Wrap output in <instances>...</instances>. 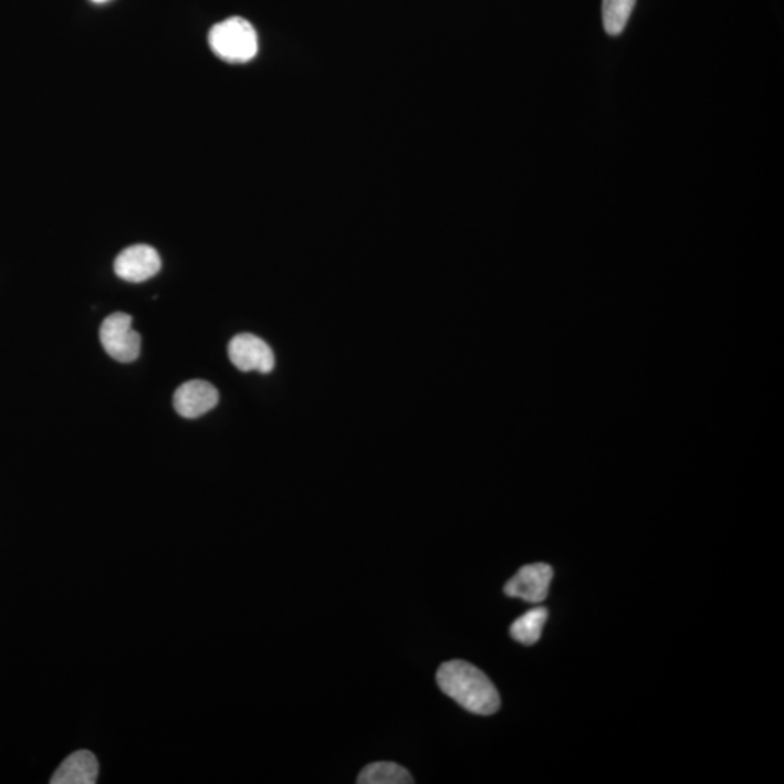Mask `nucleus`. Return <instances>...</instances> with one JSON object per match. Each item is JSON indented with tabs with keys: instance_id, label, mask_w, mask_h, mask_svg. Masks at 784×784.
I'll return each instance as SVG.
<instances>
[{
	"instance_id": "3",
	"label": "nucleus",
	"mask_w": 784,
	"mask_h": 784,
	"mask_svg": "<svg viewBox=\"0 0 784 784\" xmlns=\"http://www.w3.org/2000/svg\"><path fill=\"white\" fill-rule=\"evenodd\" d=\"M100 337L102 346L115 360L129 364L140 356L142 337L133 328L132 315L114 313L102 323Z\"/></svg>"
},
{
	"instance_id": "8",
	"label": "nucleus",
	"mask_w": 784,
	"mask_h": 784,
	"mask_svg": "<svg viewBox=\"0 0 784 784\" xmlns=\"http://www.w3.org/2000/svg\"><path fill=\"white\" fill-rule=\"evenodd\" d=\"M100 765L91 751H77L63 761L51 777V784H95Z\"/></svg>"
},
{
	"instance_id": "4",
	"label": "nucleus",
	"mask_w": 784,
	"mask_h": 784,
	"mask_svg": "<svg viewBox=\"0 0 784 784\" xmlns=\"http://www.w3.org/2000/svg\"><path fill=\"white\" fill-rule=\"evenodd\" d=\"M229 357L231 364L241 373L258 370L261 374H269L275 368V355L271 346L261 337L250 333H241L231 338Z\"/></svg>"
},
{
	"instance_id": "9",
	"label": "nucleus",
	"mask_w": 784,
	"mask_h": 784,
	"mask_svg": "<svg viewBox=\"0 0 784 784\" xmlns=\"http://www.w3.org/2000/svg\"><path fill=\"white\" fill-rule=\"evenodd\" d=\"M357 783L359 784H410L415 783L410 772H407L405 767L396 763H388V761H380V763H373L366 765L359 777H357Z\"/></svg>"
},
{
	"instance_id": "7",
	"label": "nucleus",
	"mask_w": 784,
	"mask_h": 784,
	"mask_svg": "<svg viewBox=\"0 0 784 784\" xmlns=\"http://www.w3.org/2000/svg\"><path fill=\"white\" fill-rule=\"evenodd\" d=\"M218 401L220 396L215 385L202 379H192L180 385L174 396L175 410L185 419H198L207 415L217 407Z\"/></svg>"
},
{
	"instance_id": "6",
	"label": "nucleus",
	"mask_w": 784,
	"mask_h": 784,
	"mask_svg": "<svg viewBox=\"0 0 784 784\" xmlns=\"http://www.w3.org/2000/svg\"><path fill=\"white\" fill-rule=\"evenodd\" d=\"M554 571L547 564H531L518 571L505 584L504 593L509 597L522 598L527 603H542L547 597Z\"/></svg>"
},
{
	"instance_id": "1",
	"label": "nucleus",
	"mask_w": 784,
	"mask_h": 784,
	"mask_svg": "<svg viewBox=\"0 0 784 784\" xmlns=\"http://www.w3.org/2000/svg\"><path fill=\"white\" fill-rule=\"evenodd\" d=\"M436 680L440 690L468 712L493 714L499 711L500 696L493 681L470 662L453 660L439 667Z\"/></svg>"
},
{
	"instance_id": "5",
	"label": "nucleus",
	"mask_w": 784,
	"mask_h": 784,
	"mask_svg": "<svg viewBox=\"0 0 784 784\" xmlns=\"http://www.w3.org/2000/svg\"><path fill=\"white\" fill-rule=\"evenodd\" d=\"M161 269L160 254L147 244L129 245L115 259L114 271L123 281L140 284L151 280Z\"/></svg>"
},
{
	"instance_id": "11",
	"label": "nucleus",
	"mask_w": 784,
	"mask_h": 784,
	"mask_svg": "<svg viewBox=\"0 0 784 784\" xmlns=\"http://www.w3.org/2000/svg\"><path fill=\"white\" fill-rule=\"evenodd\" d=\"M637 0H603V25L607 34L620 35L628 25Z\"/></svg>"
},
{
	"instance_id": "10",
	"label": "nucleus",
	"mask_w": 784,
	"mask_h": 784,
	"mask_svg": "<svg viewBox=\"0 0 784 784\" xmlns=\"http://www.w3.org/2000/svg\"><path fill=\"white\" fill-rule=\"evenodd\" d=\"M546 619L547 610L545 607H535V609L529 610L527 614L513 621V625L510 626V635L523 645L536 644L541 639Z\"/></svg>"
},
{
	"instance_id": "12",
	"label": "nucleus",
	"mask_w": 784,
	"mask_h": 784,
	"mask_svg": "<svg viewBox=\"0 0 784 784\" xmlns=\"http://www.w3.org/2000/svg\"><path fill=\"white\" fill-rule=\"evenodd\" d=\"M94 3H105L108 2V0H92Z\"/></svg>"
},
{
	"instance_id": "2",
	"label": "nucleus",
	"mask_w": 784,
	"mask_h": 784,
	"mask_svg": "<svg viewBox=\"0 0 784 784\" xmlns=\"http://www.w3.org/2000/svg\"><path fill=\"white\" fill-rule=\"evenodd\" d=\"M208 43L212 53L227 63H248L257 58V30L244 18L233 17L211 28Z\"/></svg>"
}]
</instances>
